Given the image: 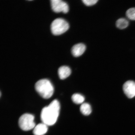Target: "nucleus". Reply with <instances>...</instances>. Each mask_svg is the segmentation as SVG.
Returning a JSON list of instances; mask_svg holds the SVG:
<instances>
[{
  "label": "nucleus",
  "instance_id": "obj_2",
  "mask_svg": "<svg viewBox=\"0 0 135 135\" xmlns=\"http://www.w3.org/2000/svg\"><path fill=\"white\" fill-rule=\"evenodd\" d=\"M35 89L39 95L45 99H49L54 92L53 85L50 81L47 79L38 80L35 84Z\"/></svg>",
  "mask_w": 135,
  "mask_h": 135
},
{
  "label": "nucleus",
  "instance_id": "obj_14",
  "mask_svg": "<svg viewBox=\"0 0 135 135\" xmlns=\"http://www.w3.org/2000/svg\"><path fill=\"white\" fill-rule=\"evenodd\" d=\"M97 0H83V2L84 4L87 6H93L97 3L98 1Z\"/></svg>",
  "mask_w": 135,
  "mask_h": 135
},
{
  "label": "nucleus",
  "instance_id": "obj_4",
  "mask_svg": "<svg viewBox=\"0 0 135 135\" xmlns=\"http://www.w3.org/2000/svg\"><path fill=\"white\" fill-rule=\"evenodd\" d=\"M34 119V116L32 114L27 113L23 114L18 120L20 128L25 131H30L34 128L35 126Z\"/></svg>",
  "mask_w": 135,
  "mask_h": 135
},
{
  "label": "nucleus",
  "instance_id": "obj_1",
  "mask_svg": "<svg viewBox=\"0 0 135 135\" xmlns=\"http://www.w3.org/2000/svg\"><path fill=\"white\" fill-rule=\"evenodd\" d=\"M60 109V103L55 99L48 106L44 108L41 113V120L47 126L53 125L56 122Z\"/></svg>",
  "mask_w": 135,
  "mask_h": 135
},
{
  "label": "nucleus",
  "instance_id": "obj_10",
  "mask_svg": "<svg viewBox=\"0 0 135 135\" xmlns=\"http://www.w3.org/2000/svg\"><path fill=\"white\" fill-rule=\"evenodd\" d=\"M80 110L82 113L85 116L89 115L92 112L91 106L86 103H84L82 104L80 106Z\"/></svg>",
  "mask_w": 135,
  "mask_h": 135
},
{
  "label": "nucleus",
  "instance_id": "obj_9",
  "mask_svg": "<svg viewBox=\"0 0 135 135\" xmlns=\"http://www.w3.org/2000/svg\"><path fill=\"white\" fill-rule=\"evenodd\" d=\"M71 72V70L70 68L65 66L59 68L58 70L59 76L61 80L66 79L70 75Z\"/></svg>",
  "mask_w": 135,
  "mask_h": 135
},
{
  "label": "nucleus",
  "instance_id": "obj_13",
  "mask_svg": "<svg viewBox=\"0 0 135 135\" xmlns=\"http://www.w3.org/2000/svg\"><path fill=\"white\" fill-rule=\"evenodd\" d=\"M126 14L129 19L135 20V8H130L127 11Z\"/></svg>",
  "mask_w": 135,
  "mask_h": 135
},
{
  "label": "nucleus",
  "instance_id": "obj_11",
  "mask_svg": "<svg viewBox=\"0 0 135 135\" xmlns=\"http://www.w3.org/2000/svg\"><path fill=\"white\" fill-rule=\"evenodd\" d=\"M129 24V22L127 20L123 18L118 20L116 23L117 27L121 30L124 29L127 27Z\"/></svg>",
  "mask_w": 135,
  "mask_h": 135
},
{
  "label": "nucleus",
  "instance_id": "obj_5",
  "mask_svg": "<svg viewBox=\"0 0 135 135\" xmlns=\"http://www.w3.org/2000/svg\"><path fill=\"white\" fill-rule=\"evenodd\" d=\"M50 1L52 9L54 12H62L65 13L68 12V5L65 2L61 0H51Z\"/></svg>",
  "mask_w": 135,
  "mask_h": 135
},
{
  "label": "nucleus",
  "instance_id": "obj_8",
  "mask_svg": "<svg viewBox=\"0 0 135 135\" xmlns=\"http://www.w3.org/2000/svg\"><path fill=\"white\" fill-rule=\"evenodd\" d=\"M48 130V126L43 123L35 126L33 133L35 135H43L46 133Z\"/></svg>",
  "mask_w": 135,
  "mask_h": 135
},
{
  "label": "nucleus",
  "instance_id": "obj_7",
  "mask_svg": "<svg viewBox=\"0 0 135 135\" xmlns=\"http://www.w3.org/2000/svg\"><path fill=\"white\" fill-rule=\"evenodd\" d=\"M86 49L85 45L82 43L77 44L72 47L71 52L73 55L75 57L80 56L85 51Z\"/></svg>",
  "mask_w": 135,
  "mask_h": 135
},
{
  "label": "nucleus",
  "instance_id": "obj_6",
  "mask_svg": "<svg viewBox=\"0 0 135 135\" xmlns=\"http://www.w3.org/2000/svg\"><path fill=\"white\" fill-rule=\"evenodd\" d=\"M123 91L128 98L131 99L135 96V82L129 80L125 83L123 85Z\"/></svg>",
  "mask_w": 135,
  "mask_h": 135
},
{
  "label": "nucleus",
  "instance_id": "obj_3",
  "mask_svg": "<svg viewBox=\"0 0 135 135\" xmlns=\"http://www.w3.org/2000/svg\"><path fill=\"white\" fill-rule=\"evenodd\" d=\"M50 27L52 33L54 35H59L67 31L69 28V25L65 20L59 18L52 22Z\"/></svg>",
  "mask_w": 135,
  "mask_h": 135
},
{
  "label": "nucleus",
  "instance_id": "obj_12",
  "mask_svg": "<svg viewBox=\"0 0 135 135\" xmlns=\"http://www.w3.org/2000/svg\"><path fill=\"white\" fill-rule=\"evenodd\" d=\"M72 100L76 104H79L82 103L85 99L84 96L79 94H75L72 95Z\"/></svg>",
  "mask_w": 135,
  "mask_h": 135
}]
</instances>
